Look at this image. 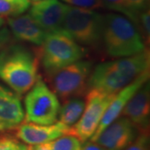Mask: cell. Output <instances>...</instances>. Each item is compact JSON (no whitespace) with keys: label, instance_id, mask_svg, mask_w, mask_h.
Segmentation results:
<instances>
[{"label":"cell","instance_id":"cell-1","mask_svg":"<svg viewBox=\"0 0 150 150\" xmlns=\"http://www.w3.org/2000/svg\"><path fill=\"white\" fill-rule=\"evenodd\" d=\"M149 52L145 49L130 57L100 63L92 70L88 88L115 94L142 73L149 69Z\"/></svg>","mask_w":150,"mask_h":150},{"label":"cell","instance_id":"cell-2","mask_svg":"<svg viewBox=\"0 0 150 150\" xmlns=\"http://www.w3.org/2000/svg\"><path fill=\"white\" fill-rule=\"evenodd\" d=\"M37 55L23 45L12 44L0 51V79L18 95L26 93L37 80Z\"/></svg>","mask_w":150,"mask_h":150},{"label":"cell","instance_id":"cell-3","mask_svg":"<svg viewBox=\"0 0 150 150\" xmlns=\"http://www.w3.org/2000/svg\"><path fill=\"white\" fill-rule=\"evenodd\" d=\"M103 18L102 43L109 57L126 58L146 49L138 28L129 18L114 12Z\"/></svg>","mask_w":150,"mask_h":150},{"label":"cell","instance_id":"cell-4","mask_svg":"<svg viewBox=\"0 0 150 150\" xmlns=\"http://www.w3.org/2000/svg\"><path fill=\"white\" fill-rule=\"evenodd\" d=\"M103 15L96 11L68 5L62 30L81 46L102 43Z\"/></svg>","mask_w":150,"mask_h":150},{"label":"cell","instance_id":"cell-5","mask_svg":"<svg viewBox=\"0 0 150 150\" xmlns=\"http://www.w3.org/2000/svg\"><path fill=\"white\" fill-rule=\"evenodd\" d=\"M41 49V63L47 74L83 59L85 51L62 29L47 33Z\"/></svg>","mask_w":150,"mask_h":150},{"label":"cell","instance_id":"cell-6","mask_svg":"<svg viewBox=\"0 0 150 150\" xmlns=\"http://www.w3.org/2000/svg\"><path fill=\"white\" fill-rule=\"evenodd\" d=\"M60 106L59 98L43 79L38 76L24 98L25 122L41 125L53 124L58 121Z\"/></svg>","mask_w":150,"mask_h":150},{"label":"cell","instance_id":"cell-7","mask_svg":"<svg viewBox=\"0 0 150 150\" xmlns=\"http://www.w3.org/2000/svg\"><path fill=\"white\" fill-rule=\"evenodd\" d=\"M93 70V63L78 60L48 74L51 89L64 101L71 98L83 96L88 90V82Z\"/></svg>","mask_w":150,"mask_h":150},{"label":"cell","instance_id":"cell-8","mask_svg":"<svg viewBox=\"0 0 150 150\" xmlns=\"http://www.w3.org/2000/svg\"><path fill=\"white\" fill-rule=\"evenodd\" d=\"M115 94L90 88L86 95L84 110L79 121L69 127L68 134L77 137L82 143L89 139L95 133L103 113Z\"/></svg>","mask_w":150,"mask_h":150},{"label":"cell","instance_id":"cell-9","mask_svg":"<svg viewBox=\"0 0 150 150\" xmlns=\"http://www.w3.org/2000/svg\"><path fill=\"white\" fill-rule=\"evenodd\" d=\"M138 133L129 118L121 116L103 129L94 142L106 150H124L135 139Z\"/></svg>","mask_w":150,"mask_h":150},{"label":"cell","instance_id":"cell-10","mask_svg":"<svg viewBox=\"0 0 150 150\" xmlns=\"http://www.w3.org/2000/svg\"><path fill=\"white\" fill-rule=\"evenodd\" d=\"M68 4L59 0H39L31 4L28 14L45 32L62 29Z\"/></svg>","mask_w":150,"mask_h":150},{"label":"cell","instance_id":"cell-11","mask_svg":"<svg viewBox=\"0 0 150 150\" xmlns=\"http://www.w3.org/2000/svg\"><path fill=\"white\" fill-rule=\"evenodd\" d=\"M149 79V69H147L144 73L137 77L133 82H131L129 84L124 87L114 95L112 102L108 105L105 112L103 113L100 122L98 123V126L97 128L95 133L93 134L89 139L91 141H95L98 136L100 134L105 128L112 123L116 118H118L121 112L123 111L124 107L126 106L127 103L132 98L136 91L141 86L145 83Z\"/></svg>","mask_w":150,"mask_h":150},{"label":"cell","instance_id":"cell-12","mask_svg":"<svg viewBox=\"0 0 150 150\" xmlns=\"http://www.w3.org/2000/svg\"><path fill=\"white\" fill-rule=\"evenodd\" d=\"M150 86L147 81L136 91L121 112L135 126L139 133L149 131Z\"/></svg>","mask_w":150,"mask_h":150},{"label":"cell","instance_id":"cell-13","mask_svg":"<svg viewBox=\"0 0 150 150\" xmlns=\"http://www.w3.org/2000/svg\"><path fill=\"white\" fill-rule=\"evenodd\" d=\"M69 129V127L59 121L50 125L26 122L17 126L15 134L17 139L23 141L24 144H39L51 142L64 134H67Z\"/></svg>","mask_w":150,"mask_h":150},{"label":"cell","instance_id":"cell-14","mask_svg":"<svg viewBox=\"0 0 150 150\" xmlns=\"http://www.w3.org/2000/svg\"><path fill=\"white\" fill-rule=\"evenodd\" d=\"M24 119L19 95L0 84V124L4 129L16 128Z\"/></svg>","mask_w":150,"mask_h":150},{"label":"cell","instance_id":"cell-15","mask_svg":"<svg viewBox=\"0 0 150 150\" xmlns=\"http://www.w3.org/2000/svg\"><path fill=\"white\" fill-rule=\"evenodd\" d=\"M8 24L16 39L37 46L43 44L47 34V32H45L28 13L9 17L8 18Z\"/></svg>","mask_w":150,"mask_h":150},{"label":"cell","instance_id":"cell-16","mask_svg":"<svg viewBox=\"0 0 150 150\" xmlns=\"http://www.w3.org/2000/svg\"><path fill=\"white\" fill-rule=\"evenodd\" d=\"M85 100L80 97L71 98L64 101L59 112V122L71 127L79 121L85 108Z\"/></svg>","mask_w":150,"mask_h":150},{"label":"cell","instance_id":"cell-17","mask_svg":"<svg viewBox=\"0 0 150 150\" xmlns=\"http://www.w3.org/2000/svg\"><path fill=\"white\" fill-rule=\"evenodd\" d=\"M29 0H0V16L13 17L24 13L30 8Z\"/></svg>","mask_w":150,"mask_h":150},{"label":"cell","instance_id":"cell-18","mask_svg":"<svg viewBox=\"0 0 150 150\" xmlns=\"http://www.w3.org/2000/svg\"><path fill=\"white\" fill-rule=\"evenodd\" d=\"M82 142L72 134H64L50 142L51 150H80Z\"/></svg>","mask_w":150,"mask_h":150},{"label":"cell","instance_id":"cell-19","mask_svg":"<svg viewBox=\"0 0 150 150\" xmlns=\"http://www.w3.org/2000/svg\"><path fill=\"white\" fill-rule=\"evenodd\" d=\"M101 2H102L103 8H105L114 13L123 14L127 18H129L137 26L138 19L129 9L126 4V0H101Z\"/></svg>","mask_w":150,"mask_h":150},{"label":"cell","instance_id":"cell-20","mask_svg":"<svg viewBox=\"0 0 150 150\" xmlns=\"http://www.w3.org/2000/svg\"><path fill=\"white\" fill-rule=\"evenodd\" d=\"M137 28L143 38L144 43H149L150 40V13L149 8L141 12L138 16Z\"/></svg>","mask_w":150,"mask_h":150},{"label":"cell","instance_id":"cell-21","mask_svg":"<svg viewBox=\"0 0 150 150\" xmlns=\"http://www.w3.org/2000/svg\"><path fill=\"white\" fill-rule=\"evenodd\" d=\"M124 150H149V134L147 132L139 133L135 139Z\"/></svg>","mask_w":150,"mask_h":150},{"label":"cell","instance_id":"cell-22","mask_svg":"<svg viewBox=\"0 0 150 150\" xmlns=\"http://www.w3.org/2000/svg\"><path fill=\"white\" fill-rule=\"evenodd\" d=\"M68 5L74 6L77 8L95 10L103 8L101 0H62Z\"/></svg>","mask_w":150,"mask_h":150},{"label":"cell","instance_id":"cell-23","mask_svg":"<svg viewBox=\"0 0 150 150\" xmlns=\"http://www.w3.org/2000/svg\"><path fill=\"white\" fill-rule=\"evenodd\" d=\"M0 150H23V144L12 136L4 135L0 137Z\"/></svg>","mask_w":150,"mask_h":150},{"label":"cell","instance_id":"cell-24","mask_svg":"<svg viewBox=\"0 0 150 150\" xmlns=\"http://www.w3.org/2000/svg\"><path fill=\"white\" fill-rule=\"evenodd\" d=\"M126 4L131 13L137 18L141 12L149 8V0H126Z\"/></svg>","mask_w":150,"mask_h":150},{"label":"cell","instance_id":"cell-25","mask_svg":"<svg viewBox=\"0 0 150 150\" xmlns=\"http://www.w3.org/2000/svg\"><path fill=\"white\" fill-rule=\"evenodd\" d=\"M80 150H106L101 145L94 141H88V142H83V144L81 146Z\"/></svg>","mask_w":150,"mask_h":150},{"label":"cell","instance_id":"cell-26","mask_svg":"<svg viewBox=\"0 0 150 150\" xmlns=\"http://www.w3.org/2000/svg\"><path fill=\"white\" fill-rule=\"evenodd\" d=\"M23 150H51L50 142L39 144H23Z\"/></svg>","mask_w":150,"mask_h":150},{"label":"cell","instance_id":"cell-27","mask_svg":"<svg viewBox=\"0 0 150 150\" xmlns=\"http://www.w3.org/2000/svg\"><path fill=\"white\" fill-rule=\"evenodd\" d=\"M7 40H8L7 34L5 33H0V49L4 45H5V43H7Z\"/></svg>","mask_w":150,"mask_h":150},{"label":"cell","instance_id":"cell-28","mask_svg":"<svg viewBox=\"0 0 150 150\" xmlns=\"http://www.w3.org/2000/svg\"><path fill=\"white\" fill-rule=\"evenodd\" d=\"M4 23H5V21L4 19V18L2 16H0V28L4 25Z\"/></svg>","mask_w":150,"mask_h":150},{"label":"cell","instance_id":"cell-29","mask_svg":"<svg viewBox=\"0 0 150 150\" xmlns=\"http://www.w3.org/2000/svg\"><path fill=\"white\" fill-rule=\"evenodd\" d=\"M3 130H5V129H4V127L0 124V131H3Z\"/></svg>","mask_w":150,"mask_h":150},{"label":"cell","instance_id":"cell-30","mask_svg":"<svg viewBox=\"0 0 150 150\" xmlns=\"http://www.w3.org/2000/svg\"><path fill=\"white\" fill-rule=\"evenodd\" d=\"M29 1H33V2H36V1H39V0H29Z\"/></svg>","mask_w":150,"mask_h":150}]
</instances>
